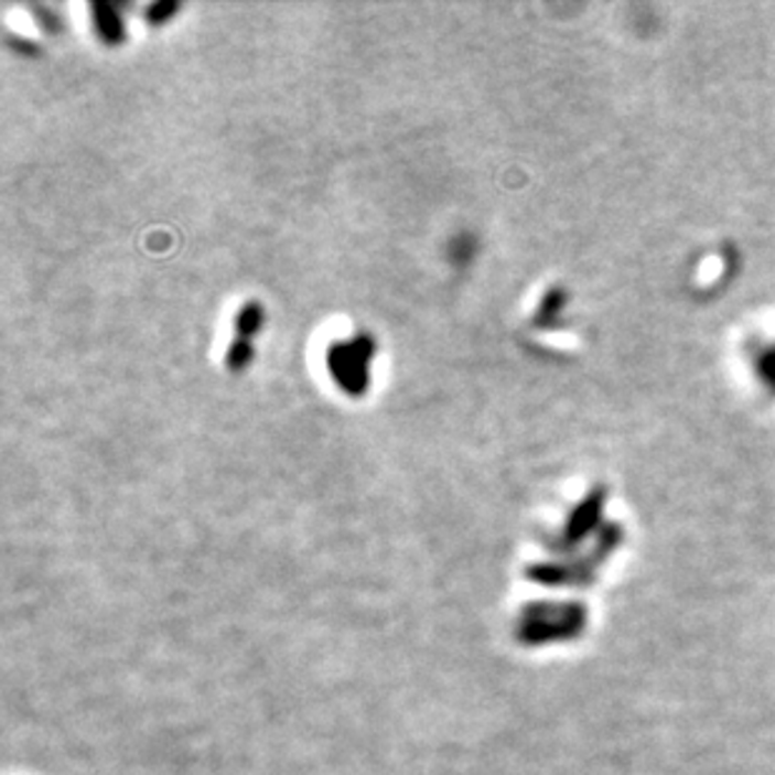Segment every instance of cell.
<instances>
[{
  "mask_svg": "<svg viewBox=\"0 0 775 775\" xmlns=\"http://www.w3.org/2000/svg\"><path fill=\"white\" fill-rule=\"evenodd\" d=\"M588 627V610L580 603H532L517 617L515 637L523 645L570 643Z\"/></svg>",
  "mask_w": 775,
  "mask_h": 775,
  "instance_id": "obj_1",
  "label": "cell"
},
{
  "mask_svg": "<svg viewBox=\"0 0 775 775\" xmlns=\"http://www.w3.org/2000/svg\"><path fill=\"white\" fill-rule=\"evenodd\" d=\"M372 349V340L357 336V340H352V344H340L330 352V367L336 381H340L346 391H352V395H359V391L367 387V359Z\"/></svg>",
  "mask_w": 775,
  "mask_h": 775,
  "instance_id": "obj_2",
  "label": "cell"
}]
</instances>
